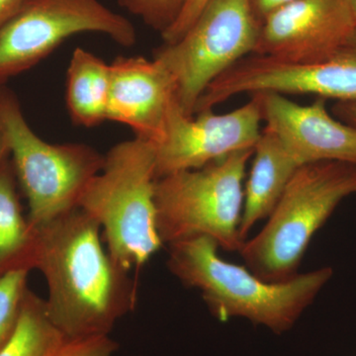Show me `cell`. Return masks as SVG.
Here are the masks:
<instances>
[{"label":"cell","mask_w":356,"mask_h":356,"mask_svg":"<svg viewBox=\"0 0 356 356\" xmlns=\"http://www.w3.org/2000/svg\"><path fill=\"white\" fill-rule=\"evenodd\" d=\"M33 228L53 324L67 339L110 336L135 309L137 284L103 248L99 224L77 207Z\"/></svg>","instance_id":"1"},{"label":"cell","mask_w":356,"mask_h":356,"mask_svg":"<svg viewBox=\"0 0 356 356\" xmlns=\"http://www.w3.org/2000/svg\"><path fill=\"white\" fill-rule=\"evenodd\" d=\"M168 245L170 273L185 286L199 290L215 317L222 322L248 318L275 334L291 329L334 274L325 266L282 282H267L248 267L221 259L219 245L208 236Z\"/></svg>","instance_id":"2"},{"label":"cell","mask_w":356,"mask_h":356,"mask_svg":"<svg viewBox=\"0 0 356 356\" xmlns=\"http://www.w3.org/2000/svg\"><path fill=\"white\" fill-rule=\"evenodd\" d=\"M156 181L154 145L135 137L110 149L79 200L103 229L110 257L129 273L163 245L156 229Z\"/></svg>","instance_id":"3"},{"label":"cell","mask_w":356,"mask_h":356,"mask_svg":"<svg viewBox=\"0 0 356 356\" xmlns=\"http://www.w3.org/2000/svg\"><path fill=\"white\" fill-rule=\"evenodd\" d=\"M353 194L355 165L323 161L301 166L261 231L243 241L238 252L245 266L267 282L294 277L314 235Z\"/></svg>","instance_id":"4"},{"label":"cell","mask_w":356,"mask_h":356,"mask_svg":"<svg viewBox=\"0 0 356 356\" xmlns=\"http://www.w3.org/2000/svg\"><path fill=\"white\" fill-rule=\"evenodd\" d=\"M254 151L235 152L198 170L156 179V229L163 245L205 236L222 250L238 252L243 180Z\"/></svg>","instance_id":"5"},{"label":"cell","mask_w":356,"mask_h":356,"mask_svg":"<svg viewBox=\"0 0 356 356\" xmlns=\"http://www.w3.org/2000/svg\"><path fill=\"white\" fill-rule=\"evenodd\" d=\"M0 125L14 172L28 200L31 226L79 207L84 189L102 172L105 156L88 145H54L42 140L28 125L15 95L4 84H0Z\"/></svg>","instance_id":"6"},{"label":"cell","mask_w":356,"mask_h":356,"mask_svg":"<svg viewBox=\"0 0 356 356\" xmlns=\"http://www.w3.org/2000/svg\"><path fill=\"white\" fill-rule=\"evenodd\" d=\"M261 23L250 0H208L181 38L154 51L172 76L178 105L193 116L213 81L248 56L254 55Z\"/></svg>","instance_id":"7"},{"label":"cell","mask_w":356,"mask_h":356,"mask_svg":"<svg viewBox=\"0 0 356 356\" xmlns=\"http://www.w3.org/2000/svg\"><path fill=\"white\" fill-rule=\"evenodd\" d=\"M86 32L107 35L125 48L137 41L132 22L99 0H26L0 31V84L38 65L65 40Z\"/></svg>","instance_id":"8"},{"label":"cell","mask_w":356,"mask_h":356,"mask_svg":"<svg viewBox=\"0 0 356 356\" xmlns=\"http://www.w3.org/2000/svg\"><path fill=\"white\" fill-rule=\"evenodd\" d=\"M261 92L356 100V42L331 58L308 64L248 56L208 86L195 113L214 109L233 96Z\"/></svg>","instance_id":"9"},{"label":"cell","mask_w":356,"mask_h":356,"mask_svg":"<svg viewBox=\"0 0 356 356\" xmlns=\"http://www.w3.org/2000/svg\"><path fill=\"white\" fill-rule=\"evenodd\" d=\"M261 105L259 95L228 113L213 109L187 116L173 98L168 107L165 132L156 152L159 178L198 170L243 149H254L261 135Z\"/></svg>","instance_id":"10"},{"label":"cell","mask_w":356,"mask_h":356,"mask_svg":"<svg viewBox=\"0 0 356 356\" xmlns=\"http://www.w3.org/2000/svg\"><path fill=\"white\" fill-rule=\"evenodd\" d=\"M355 42L350 0H294L261 23L254 55L308 64L331 58Z\"/></svg>","instance_id":"11"},{"label":"cell","mask_w":356,"mask_h":356,"mask_svg":"<svg viewBox=\"0 0 356 356\" xmlns=\"http://www.w3.org/2000/svg\"><path fill=\"white\" fill-rule=\"evenodd\" d=\"M257 95L266 128L280 138L300 166L323 161L356 165V127L334 119L325 98L301 105L280 93Z\"/></svg>","instance_id":"12"},{"label":"cell","mask_w":356,"mask_h":356,"mask_svg":"<svg viewBox=\"0 0 356 356\" xmlns=\"http://www.w3.org/2000/svg\"><path fill=\"white\" fill-rule=\"evenodd\" d=\"M175 97L172 76L154 58L119 57L110 64L107 120L125 124L136 138L158 144Z\"/></svg>","instance_id":"13"},{"label":"cell","mask_w":356,"mask_h":356,"mask_svg":"<svg viewBox=\"0 0 356 356\" xmlns=\"http://www.w3.org/2000/svg\"><path fill=\"white\" fill-rule=\"evenodd\" d=\"M254 163L243 189L240 234L243 241L257 222L273 212L290 180L301 166L280 138L264 127L254 147Z\"/></svg>","instance_id":"14"},{"label":"cell","mask_w":356,"mask_h":356,"mask_svg":"<svg viewBox=\"0 0 356 356\" xmlns=\"http://www.w3.org/2000/svg\"><path fill=\"white\" fill-rule=\"evenodd\" d=\"M10 159L0 165V277L35 269L37 233L23 215Z\"/></svg>","instance_id":"15"},{"label":"cell","mask_w":356,"mask_h":356,"mask_svg":"<svg viewBox=\"0 0 356 356\" xmlns=\"http://www.w3.org/2000/svg\"><path fill=\"white\" fill-rule=\"evenodd\" d=\"M110 65L90 51L76 48L67 72V105L72 122L95 127L107 120Z\"/></svg>","instance_id":"16"},{"label":"cell","mask_w":356,"mask_h":356,"mask_svg":"<svg viewBox=\"0 0 356 356\" xmlns=\"http://www.w3.org/2000/svg\"><path fill=\"white\" fill-rule=\"evenodd\" d=\"M65 339L49 317L46 300L28 289L17 330L0 356H43Z\"/></svg>","instance_id":"17"},{"label":"cell","mask_w":356,"mask_h":356,"mask_svg":"<svg viewBox=\"0 0 356 356\" xmlns=\"http://www.w3.org/2000/svg\"><path fill=\"white\" fill-rule=\"evenodd\" d=\"M28 270H16L0 277V351L13 339L18 324L27 286Z\"/></svg>","instance_id":"18"},{"label":"cell","mask_w":356,"mask_h":356,"mask_svg":"<svg viewBox=\"0 0 356 356\" xmlns=\"http://www.w3.org/2000/svg\"><path fill=\"white\" fill-rule=\"evenodd\" d=\"M122 8L137 16L159 34L170 29L188 0H117Z\"/></svg>","instance_id":"19"},{"label":"cell","mask_w":356,"mask_h":356,"mask_svg":"<svg viewBox=\"0 0 356 356\" xmlns=\"http://www.w3.org/2000/svg\"><path fill=\"white\" fill-rule=\"evenodd\" d=\"M118 348L110 336L65 339L43 356H113Z\"/></svg>","instance_id":"20"},{"label":"cell","mask_w":356,"mask_h":356,"mask_svg":"<svg viewBox=\"0 0 356 356\" xmlns=\"http://www.w3.org/2000/svg\"><path fill=\"white\" fill-rule=\"evenodd\" d=\"M207 1L208 0H188L177 22L161 35L163 43H175L178 39L181 38L184 33L193 24Z\"/></svg>","instance_id":"21"},{"label":"cell","mask_w":356,"mask_h":356,"mask_svg":"<svg viewBox=\"0 0 356 356\" xmlns=\"http://www.w3.org/2000/svg\"><path fill=\"white\" fill-rule=\"evenodd\" d=\"M292 1L294 0H250L252 13L261 25L267 16Z\"/></svg>","instance_id":"22"},{"label":"cell","mask_w":356,"mask_h":356,"mask_svg":"<svg viewBox=\"0 0 356 356\" xmlns=\"http://www.w3.org/2000/svg\"><path fill=\"white\" fill-rule=\"evenodd\" d=\"M26 0H0V31L20 10Z\"/></svg>","instance_id":"23"},{"label":"cell","mask_w":356,"mask_h":356,"mask_svg":"<svg viewBox=\"0 0 356 356\" xmlns=\"http://www.w3.org/2000/svg\"><path fill=\"white\" fill-rule=\"evenodd\" d=\"M334 112L344 123L356 127V100L337 102L334 106Z\"/></svg>","instance_id":"24"},{"label":"cell","mask_w":356,"mask_h":356,"mask_svg":"<svg viewBox=\"0 0 356 356\" xmlns=\"http://www.w3.org/2000/svg\"><path fill=\"white\" fill-rule=\"evenodd\" d=\"M10 158L9 156L8 146H7V142L6 136H4L3 130H2L1 125H0V165Z\"/></svg>","instance_id":"25"},{"label":"cell","mask_w":356,"mask_h":356,"mask_svg":"<svg viewBox=\"0 0 356 356\" xmlns=\"http://www.w3.org/2000/svg\"><path fill=\"white\" fill-rule=\"evenodd\" d=\"M351 7H353V13H355L356 18V0H350Z\"/></svg>","instance_id":"26"}]
</instances>
